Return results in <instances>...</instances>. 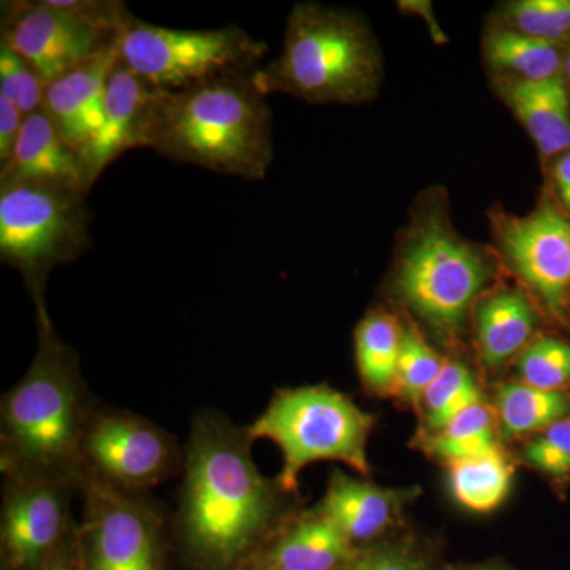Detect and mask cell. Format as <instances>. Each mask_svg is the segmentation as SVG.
<instances>
[{
	"label": "cell",
	"instance_id": "20",
	"mask_svg": "<svg viewBox=\"0 0 570 570\" xmlns=\"http://www.w3.org/2000/svg\"><path fill=\"white\" fill-rule=\"evenodd\" d=\"M538 317L520 291L491 296L478 311L480 352L487 365L497 366L519 354L534 335Z\"/></svg>",
	"mask_w": 570,
	"mask_h": 570
},
{
	"label": "cell",
	"instance_id": "32",
	"mask_svg": "<svg viewBox=\"0 0 570 570\" xmlns=\"http://www.w3.org/2000/svg\"><path fill=\"white\" fill-rule=\"evenodd\" d=\"M523 459L554 480L570 478V417L560 420L528 442Z\"/></svg>",
	"mask_w": 570,
	"mask_h": 570
},
{
	"label": "cell",
	"instance_id": "36",
	"mask_svg": "<svg viewBox=\"0 0 570 570\" xmlns=\"http://www.w3.org/2000/svg\"><path fill=\"white\" fill-rule=\"evenodd\" d=\"M445 570H515V569L509 568V566L502 564V562H482V564L459 566V568L445 569Z\"/></svg>",
	"mask_w": 570,
	"mask_h": 570
},
{
	"label": "cell",
	"instance_id": "38",
	"mask_svg": "<svg viewBox=\"0 0 570 570\" xmlns=\"http://www.w3.org/2000/svg\"><path fill=\"white\" fill-rule=\"evenodd\" d=\"M569 88H570V85H569Z\"/></svg>",
	"mask_w": 570,
	"mask_h": 570
},
{
	"label": "cell",
	"instance_id": "31",
	"mask_svg": "<svg viewBox=\"0 0 570 570\" xmlns=\"http://www.w3.org/2000/svg\"><path fill=\"white\" fill-rule=\"evenodd\" d=\"M343 570H442L433 550L412 540L377 543L360 551Z\"/></svg>",
	"mask_w": 570,
	"mask_h": 570
},
{
	"label": "cell",
	"instance_id": "7",
	"mask_svg": "<svg viewBox=\"0 0 570 570\" xmlns=\"http://www.w3.org/2000/svg\"><path fill=\"white\" fill-rule=\"evenodd\" d=\"M119 62L157 91L250 75L268 47L238 26L175 29L130 18L116 40Z\"/></svg>",
	"mask_w": 570,
	"mask_h": 570
},
{
	"label": "cell",
	"instance_id": "5",
	"mask_svg": "<svg viewBox=\"0 0 570 570\" xmlns=\"http://www.w3.org/2000/svg\"><path fill=\"white\" fill-rule=\"evenodd\" d=\"M374 423L376 419L351 397L313 385L276 392L246 431L253 441L268 439L279 448L284 463L277 483L285 493L295 494L299 472L316 461H340L367 474L366 445Z\"/></svg>",
	"mask_w": 570,
	"mask_h": 570
},
{
	"label": "cell",
	"instance_id": "16",
	"mask_svg": "<svg viewBox=\"0 0 570 570\" xmlns=\"http://www.w3.org/2000/svg\"><path fill=\"white\" fill-rule=\"evenodd\" d=\"M360 551L316 510L288 521L247 570H343Z\"/></svg>",
	"mask_w": 570,
	"mask_h": 570
},
{
	"label": "cell",
	"instance_id": "14",
	"mask_svg": "<svg viewBox=\"0 0 570 570\" xmlns=\"http://www.w3.org/2000/svg\"><path fill=\"white\" fill-rule=\"evenodd\" d=\"M156 94L157 89L146 85L121 62L115 67L105 94L102 124L78 153L88 190L119 156L141 148L142 127Z\"/></svg>",
	"mask_w": 570,
	"mask_h": 570
},
{
	"label": "cell",
	"instance_id": "25",
	"mask_svg": "<svg viewBox=\"0 0 570 570\" xmlns=\"http://www.w3.org/2000/svg\"><path fill=\"white\" fill-rule=\"evenodd\" d=\"M498 449L501 448L497 441L493 414L483 403L461 412L426 442L428 452L448 463L475 459Z\"/></svg>",
	"mask_w": 570,
	"mask_h": 570
},
{
	"label": "cell",
	"instance_id": "33",
	"mask_svg": "<svg viewBox=\"0 0 570 570\" xmlns=\"http://www.w3.org/2000/svg\"><path fill=\"white\" fill-rule=\"evenodd\" d=\"M24 118L9 99L0 96V167L9 163L20 138Z\"/></svg>",
	"mask_w": 570,
	"mask_h": 570
},
{
	"label": "cell",
	"instance_id": "37",
	"mask_svg": "<svg viewBox=\"0 0 570 570\" xmlns=\"http://www.w3.org/2000/svg\"><path fill=\"white\" fill-rule=\"evenodd\" d=\"M562 77H564L566 82L570 85V48L568 51H566L564 70H562Z\"/></svg>",
	"mask_w": 570,
	"mask_h": 570
},
{
	"label": "cell",
	"instance_id": "23",
	"mask_svg": "<svg viewBox=\"0 0 570 570\" xmlns=\"http://www.w3.org/2000/svg\"><path fill=\"white\" fill-rule=\"evenodd\" d=\"M450 464V485L456 501L472 512H491L508 498L513 468L501 449Z\"/></svg>",
	"mask_w": 570,
	"mask_h": 570
},
{
	"label": "cell",
	"instance_id": "19",
	"mask_svg": "<svg viewBox=\"0 0 570 570\" xmlns=\"http://www.w3.org/2000/svg\"><path fill=\"white\" fill-rule=\"evenodd\" d=\"M504 96L543 157L569 151L570 92L564 77L509 81Z\"/></svg>",
	"mask_w": 570,
	"mask_h": 570
},
{
	"label": "cell",
	"instance_id": "4",
	"mask_svg": "<svg viewBox=\"0 0 570 570\" xmlns=\"http://www.w3.org/2000/svg\"><path fill=\"white\" fill-rule=\"evenodd\" d=\"M253 80L265 96L360 104L376 96L381 56L365 22L351 11L299 3L288 17L279 58L255 70Z\"/></svg>",
	"mask_w": 570,
	"mask_h": 570
},
{
	"label": "cell",
	"instance_id": "18",
	"mask_svg": "<svg viewBox=\"0 0 570 570\" xmlns=\"http://www.w3.org/2000/svg\"><path fill=\"white\" fill-rule=\"evenodd\" d=\"M407 497V491L381 489L335 471L317 512L360 549V543L381 538L395 523Z\"/></svg>",
	"mask_w": 570,
	"mask_h": 570
},
{
	"label": "cell",
	"instance_id": "2",
	"mask_svg": "<svg viewBox=\"0 0 570 570\" xmlns=\"http://www.w3.org/2000/svg\"><path fill=\"white\" fill-rule=\"evenodd\" d=\"M39 346L28 373L0 407L3 478L67 480L80 485L82 438L96 404L73 348L59 337L47 302L36 306Z\"/></svg>",
	"mask_w": 570,
	"mask_h": 570
},
{
	"label": "cell",
	"instance_id": "9",
	"mask_svg": "<svg viewBox=\"0 0 570 570\" xmlns=\"http://www.w3.org/2000/svg\"><path fill=\"white\" fill-rule=\"evenodd\" d=\"M489 276L482 255L434 223L415 236L401 258L396 288L420 317L453 333Z\"/></svg>",
	"mask_w": 570,
	"mask_h": 570
},
{
	"label": "cell",
	"instance_id": "13",
	"mask_svg": "<svg viewBox=\"0 0 570 570\" xmlns=\"http://www.w3.org/2000/svg\"><path fill=\"white\" fill-rule=\"evenodd\" d=\"M501 243L521 279L551 316L564 318L570 296V224L550 204L501 224Z\"/></svg>",
	"mask_w": 570,
	"mask_h": 570
},
{
	"label": "cell",
	"instance_id": "8",
	"mask_svg": "<svg viewBox=\"0 0 570 570\" xmlns=\"http://www.w3.org/2000/svg\"><path fill=\"white\" fill-rule=\"evenodd\" d=\"M82 517L78 570H170L168 532L159 505L112 489L88 472L80 480Z\"/></svg>",
	"mask_w": 570,
	"mask_h": 570
},
{
	"label": "cell",
	"instance_id": "17",
	"mask_svg": "<svg viewBox=\"0 0 570 570\" xmlns=\"http://www.w3.org/2000/svg\"><path fill=\"white\" fill-rule=\"evenodd\" d=\"M0 183L58 184L89 193L80 156L41 110L26 116L13 154L0 167Z\"/></svg>",
	"mask_w": 570,
	"mask_h": 570
},
{
	"label": "cell",
	"instance_id": "29",
	"mask_svg": "<svg viewBox=\"0 0 570 570\" xmlns=\"http://www.w3.org/2000/svg\"><path fill=\"white\" fill-rule=\"evenodd\" d=\"M444 365L441 356L428 346L417 332L407 330L397 360L395 385L404 396L419 403Z\"/></svg>",
	"mask_w": 570,
	"mask_h": 570
},
{
	"label": "cell",
	"instance_id": "11",
	"mask_svg": "<svg viewBox=\"0 0 570 570\" xmlns=\"http://www.w3.org/2000/svg\"><path fill=\"white\" fill-rule=\"evenodd\" d=\"M3 480L2 570H45L77 535L71 498L80 485L56 479Z\"/></svg>",
	"mask_w": 570,
	"mask_h": 570
},
{
	"label": "cell",
	"instance_id": "22",
	"mask_svg": "<svg viewBox=\"0 0 570 570\" xmlns=\"http://www.w3.org/2000/svg\"><path fill=\"white\" fill-rule=\"evenodd\" d=\"M497 407L501 431L505 438L542 433L547 428L568 417L570 397L564 392H549L523 384H501Z\"/></svg>",
	"mask_w": 570,
	"mask_h": 570
},
{
	"label": "cell",
	"instance_id": "3",
	"mask_svg": "<svg viewBox=\"0 0 570 570\" xmlns=\"http://www.w3.org/2000/svg\"><path fill=\"white\" fill-rule=\"evenodd\" d=\"M253 73L157 91L141 148L214 174L261 181L273 163L272 115Z\"/></svg>",
	"mask_w": 570,
	"mask_h": 570
},
{
	"label": "cell",
	"instance_id": "24",
	"mask_svg": "<svg viewBox=\"0 0 570 570\" xmlns=\"http://www.w3.org/2000/svg\"><path fill=\"white\" fill-rule=\"evenodd\" d=\"M404 332L387 314H370L355 333L356 363L367 387L384 392L395 387L397 360Z\"/></svg>",
	"mask_w": 570,
	"mask_h": 570
},
{
	"label": "cell",
	"instance_id": "15",
	"mask_svg": "<svg viewBox=\"0 0 570 570\" xmlns=\"http://www.w3.org/2000/svg\"><path fill=\"white\" fill-rule=\"evenodd\" d=\"M118 62L115 45L45 89L41 111L77 153L88 145L102 124L108 80Z\"/></svg>",
	"mask_w": 570,
	"mask_h": 570
},
{
	"label": "cell",
	"instance_id": "30",
	"mask_svg": "<svg viewBox=\"0 0 570 570\" xmlns=\"http://www.w3.org/2000/svg\"><path fill=\"white\" fill-rule=\"evenodd\" d=\"M45 85L36 70L17 52L0 45V96L9 99L24 116L41 110Z\"/></svg>",
	"mask_w": 570,
	"mask_h": 570
},
{
	"label": "cell",
	"instance_id": "12",
	"mask_svg": "<svg viewBox=\"0 0 570 570\" xmlns=\"http://www.w3.org/2000/svg\"><path fill=\"white\" fill-rule=\"evenodd\" d=\"M0 45L17 52L45 85L111 50L118 37L81 20L61 0L2 2Z\"/></svg>",
	"mask_w": 570,
	"mask_h": 570
},
{
	"label": "cell",
	"instance_id": "27",
	"mask_svg": "<svg viewBox=\"0 0 570 570\" xmlns=\"http://www.w3.org/2000/svg\"><path fill=\"white\" fill-rule=\"evenodd\" d=\"M509 29L553 43L570 41V0H519L505 9Z\"/></svg>",
	"mask_w": 570,
	"mask_h": 570
},
{
	"label": "cell",
	"instance_id": "10",
	"mask_svg": "<svg viewBox=\"0 0 570 570\" xmlns=\"http://www.w3.org/2000/svg\"><path fill=\"white\" fill-rule=\"evenodd\" d=\"M82 472L112 489L142 494L183 464L176 441L149 420L121 409H94L82 438Z\"/></svg>",
	"mask_w": 570,
	"mask_h": 570
},
{
	"label": "cell",
	"instance_id": "34",
	"mask_svg": "<svg viewBox=\"0 0 570 570\" xmlns=\"http://www.w3.org/2000/svg\"><path fill=\"white\" fill-rule=\"evenodd\" d=\"M553 178L561 204L570 213V151L562 154L554 164Z\"/></svg>",
	"mask_w": 570,
	"mask_h": 570
},
{
	"label": "cell",
	"instance_id": "1",
	"mask_svg": "<svg viewBox=\"0 0 570 570\" xmlns=\"http://www.w3.org/2000/svg\"><path fill=\"white\" fill-rule=\"evenodd\" d=\"M253 442L223 414L195 415L175 517L187 570H247L288 523V493L255 466Z\"/></svg>",
	"mask_w": 570,
	"mask_h": 570
},
{
	"label": "cell",
	"instance_id": "6",
	"mask_svg": "<svg viewBox=\"0 0 570 570\" xmlns=\"http://www.w3.org/2000/svg\"><path fill=\"white\" fill-rule=\"evenodd\" d=\"M86 195L58 184L0 183V258L21 273L33 306L47 302L52 269L91 245Z\"/></svg>",
	"mask_w": 570,
	"mask_h": 570
},
{
	"label": "cell",
	"instance_id": "21",
	"mask_svg": "<svg viewBox=\"0 0 570 570\" xmlns=\"http://www.w3.org/2000/svg\"><path fill=\"white\" fill-rule=\"evenodd\" d=\"M491 67L510 71L515 80L543 81L562 77L566 52L562 45L504 28L491 31L485 40Z\"/></svg>",
	"mask_w": 570,
	"mask_h": 570
},
{
	"label": "cell",
	"instance_id": "26",
	"mask_svg": "<svg viewBox=\"0 0 570 570\" xmlns=\"http://www.w3.org/2000/svg\"><path fill=\"white\" fill-rule=\"evenodd\" d=\"M422 401L428 430L438 433L461 412L482 403V395L466 366L459 362H448L436 381L428 387Z\"/></svg>",
	"mask_w": 570,
	"mask_h": 570
},
{
	"label": "cell",
	"instance_id": "28",
	"mask_svg": "<svg viewBox=\"0 0 570 570\" xmlns=\"http://www.w3.org/2000/svg\"><path fill=\"white\" fill-rule=\"evenodd\" d=\"M523 384L549 392L570 387V344L554 337H542L524 348L519 358Z\"/></svg>",
	"mask_w": 570,
	"mask_h": 570
},
{
	"label": "cell",
	"instance_id": "35",
	"mask_svg": "<svg viewBox=\"0 0 570 570\" xmlns=\"http://www.w3.org/2000/svg\"><path fill=\"white\" fill-rule=\"evenodd\" d=\"M45 570H78L77 535Z\"/></svg>",
	"mask_w": 570,
	"mask_h": 570
}]
</instances>
